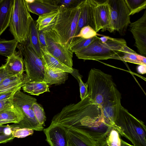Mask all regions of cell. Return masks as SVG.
<instances>
[{
  "label": "cell",
  "instance_id": "obj_1",
  "mask_svg": "<svg viewBox=\"0 0 146 146\" xmlns=\"http://www.w3.org/2000/svg\"><path fill=\"white\" fill-rule=\"evenodd\" d=\"M86 83L90 99L94 104L101 106L106 123L121 135V129L115 122L121 105V94L112 76L101 70L92 68L89 72Z\"/></svg>",
  "mask_w": 146,
  "mask_h": 146
},
{
  "label": "cell",
  "instance_id": "obj_2",
  "mask_svg": "<svg viewBox=\"0 0 146 146\" xmlns=\"http://www.w3.org/2000/svg\"><path fill=\"white\" fill-rule=\"evenodd\" d=\"M127 45L123 39L103 36L96 38L87 47L75 52L78 58L84 60L99 61L112 59L120 60V54Z\"/></svg>",
  "mask_w": 146,
  "mask_h": 146
},
{
  "label": "cell",
  "instance_id": "obj_3",
  "mask_svg": "<svg viewBox=\"0 0 146 146\" xmlns=\"http://www.w3.org/2000/svg\"><path fill=\"white\" fill-rule=\"evenodd\" d=\"M80 2L73 8H67L60 6L56 21L51 29L68 49L75 39L81 13Z\"/></svg>",
  "mask_w": 146,
  "mask_h": 146
},
{
  "label": "cell",
  "instance_id": "obj_4",
  "mask_svg": "<svg viewBox=\"0 0 146 146\" xmlns=\"http://www.w3.org/2000/svg\"><path fill=\"white\" fill-rule=\"evenodd\" d=\"M115 124L122 131V136L134 146H146V127L144 122L136 118L122 105L116 115Z\"/></svg>",
  "mask_w": 146,
  "mask_h": 146
},
{
  "label": "cell",
  "instance_id": "obj_5",
  "mask_svg": "<svg viewBox=\"0 0 146 146\" xmlns=\"http://www.w3.org/2000/svg\"><path fill=\"white\" fill-rule=\"evenodd\" d=\"M33 19L25 0H14L9 26L14 39L19 43H23L28 40L30 24Z\"/></svg>",
  "mask_w": 146,
  "mask_h": 146
},
{
  "label": "cell",
  "instance_id": "obj_6",
  "mask_svg": "<svg viewBox=\"0 0 146 146\" xmlns=\"http://www.w3.org/2000/svg\"><path fill=\"white\" fill-rule=\"evenodd\" d=\"M24 57L25 71V82H42L44 75V64L42 58L35 53L29 44V40L17 47Z\"/></svg>",
  "mask_w": 146,
  "mask_h": 146
},
{
  "label": "cell",
  "instance_id": "obj_7",
  "mask_svg": "<svg viewBox=\"0 0 146 146\" xmlns=\"http://www.w3.org/2000/svg\"><path fill=\"white\" fill-rule=\"evenodd\" d=\"M20 90L15 92L13 98L14 106L20 110L24 116L23 119L17 124V125L34 131L43 130L44 127L37 121L33 110V105L37 102L36 99L24 93Z\"/></svg>",
  "mask_w": 146,
  "mask_h": 146
},
{
  "label": "cell",
  "instance_id": "obj_8",
  "mask_svg": "<svg viewBox=\"0 0 146 146\" xmlns=\"http://www.w3.org/2000/svg\"><path fill=\"white\" fill-rule=\"evenodd\" d=\"M45 37L48 52L64 64L72 68L73 53L62 42L57 33L51 29H48Z\"/></svg>",
  "mask_w": 146,
  "mask_h": 146
},
{
  "label": "cell",
  "instance_id": "obj_9",
  "mask_svg": "<svg viewBox=\"0 0 146 146\" xmlns=\"http://www.w3.org/2000/svg\"><path fill=\"white\" fill-rule=\"evenodd\" d=\"M111 24L114 31L124 35L131 23L129 12L125 0H108Z\"/></svg>",
  "mask_w": 146,
  "mask_h": 146
},
{
  "label": "cell",
  "instance_id": "obj_10",
  "mask_svg": "<svg viewBox=\"0 0 146 146\" xmlns=\"http://www.w3.org/2000/svg\"><path fill=\"white\" fill-rule=\"evenodd\" d=\"M92 23L91 27L97 33L100 30L114 32L111 22L110 11L108 0L103 2L92 0Z\"/></svg>",
  "mask_w": 146,
  "mask_h": 146
},
{
  "label": "cell",
  "instance_id": "obj_11",
  "mask_svg": "<svg viewBox=\"0 0 146 146\" xmlns=\"http://www.w3.org/2000/svg\"><path fill=\"white\" fill-rule=\"evenodd\" d=\"M135 40V45L141 55H146V10L142 16L129 25Z\"/></svg>",
  "mask_w": 146,
  "mask_h": 146
},
{
  "label": "cell",
  "instance_id": "obj_12",
  "mask_svg": "<svg viewBox=\"0 0 146 146\" xmlns=\"http://www.w3.org/2000/svg\"><path fill=\"white\" fill-rule=\"evenodd\" d=\"M43 131L46 141L50 146H68V138L66 129L57 124L51 123Z\"/></svg>",
  "mask_w": 146,
  "mask_h": 146
},
{
  "label": "cell",
  "instance_id": "obj_13",
  "mask_svg": "<svg viewBox=\"0 0 146 146\" xmlns=\"http://www.w3.org/2000/svg\"><path fill=\"white\" fill-rule=\"evenodd\" d=\"M29 12L39 16L57 12L60 6L57 5L56 0H25Z\"/></svg>",
  "mask_w": 146,
  "mask_h": 146
},
{
  "label": "cell",
  "instance_id": "obj_14",
  "mask_svg": "<svg viewBox=\"0 0 146 146\" xmlns=\"http://www.w3.org/2000/svg\"><path fill=\"white\" fill-rule=\"evenodd\" d=\"M2 66L11 76H22L25 71L23 56L19 51H15L11 56L7 57L5 64Z\"/></svg>",
  "mask_w": 146,
  "mask_h": 146
},
{
  "label": "cell",
  "instance_id": "obj_15",
  "mask_svg": "<svg viewBox=\"0 0 146 146\" xmlns=\"http://www.w3.org/2000/svg\"><path fill=\"white\" fill-rule=\"evenodd\" d=\"M64 128L67 130L68 135V146H100L87 135L71 129Z\"/></svg>",
  "mask_w": 146,
  "mask_h": 146
},
{
  "label": "cell",
  "instance_id": "obj_16",
  "mask_svg": "<svg viewBox=\"0 0 146 146\" xmlns=\"http://www.w3.org/2000/svg\"><path fill=\"white\" fill-rule=\"evenodd\" d=\"M14 0H2L0 2V36L9 26Z\"/></svg>",
  "mask_w": 146,
  "mask_h": 146
},
{
  "label": "cell",
  "instance_id": "obj_17",
  "mask_svg": "<svg viewBox=\"0 0 146 146\" xmlns=\"http://www.w3.org/2000/svg\"><path fill=\"white\" fill-rule=\"evenodd\" d=\"M81 13L76 29V35L84 27L89 25L92 23V0H82L80 3Z\"/></svg>",
  "mask_w": 146,
  "mask_h": 146
},
{
  "label": "cell",
  "instance_id": "obj_18",
  "mask_svg": "<svg viewBox=\"0 0 146 146\" xmlns=\"http://www.w3.org/2000/svg\"><path fill=\"white\" fill-rule=\"evenodd\" d=\"M44 75L43 81L48 85L64 84L68 78V73L62 70L45 66Z\"/></svg>",
  "mask_w": 146,
  "mask_h": 146
},
{
  "label": "cell",
  "instance_id": "obj_19",
  "mask_svg": "<svg viewBox=\"0 0 146 146\" xmlns=\"http://www.w3.org/2000/svg\"><path fill=\"white\" fill-rule=\"evenodd\" d=\"M25 75L10 76L0 84V93L13 92L21 89L24 84Z\"/></svg>",
  "mask_w": 146,
  "mask_h": 146
},
{
  "label": "cell",
  "instance_id": "obj_20",
  "mask_svg": "<svg viewBox=\"0 0 146 146\" xmlns=\"http://www.w3.org/2000/svg\"><path fill=\"white\" fill-rule=\"evenodd\" d=\"M23 117L22 111L14 106L0 111V125L10 123L18 124L23 119Z\"/></svg>",
  "mask_w": 146,
  "mask_h": 146
},
{
  "label": "cell",
  "instance_id": "obj_21",
  "mask_svg": "<svg viewBox=\"0 0 146 146\" xmlns=\"http://www.w3.org/2000/svg\"><path fill=\"white\" fill-rule=\"evenodd\" d=\"M41 50L42 54V58L45 67L48 68L60 70L69 73H72L73 68L65 65L53 56L48 52L46 47L41 48Z\"/></svg>",
  "mask_w": 146,
  "mask_h": 146
},
{
  "label": "cell",
  "instance_id": "obj_22",
  "mask_svg": "<svg viewBox=\"0 0 146 146\" xmlns=\"http://www.w3.org/2000/svg\"><path fill=\"white\" fill-rule=\"evenodd\" d=\"M48 85L46 82H24L22 87L24 92H26L33 95L39 96L40 94L46 92H50Z\"/></svg>",
  "mask_w": 146,
  "mask_h": 146
},
{
  "label": "cell",
  "instance_id": "obj_23",
  "mask_svg": "<svg viewBox=\"0 0 146 146\" xmlns=\"http://www.w3.org/2000/svg\"><path fill=\"white\" fill-rule=\"evenodd\" d=\"M122 53L123 55L120 57V60L139 65H146V57L138 54L127 45L124 46Z\"/></svg>",
  "mask_w": 146,
  "mask_h": 146
},
{
  "label": "cell",
  "instance_id": "obj_24",
  "mask_svg": "<svg viewBox=\"0 0 146 146\" xmlns=\"http://www.w3.org/2000/svg\"><path fill=\"white\" fill-rule=\"evenodd\" d=\"M38 33L35 21L33 19L30 24L28 40L30 44L36 54L42 58V54L39 40Z\"/></svg>",
  "mask_w": 146,
  "mask_h": 146
},
{
  "label": "cell",
  "instance_id": "obj_25",
  "mask_svg": "<svg viewBox=\"0 0 146 146\" xmlns=\"http://www.w3.org/2000/svg\"><path fill=\"white\" fill-rule=\"evenodd\" d=\"M58 14V11L39 16L35 21L38 31L51 29L55 22Z\"/></svg>",
  "mask_w": 146,
  "mask_h": 146
},
{
  "label": "cell",
  "instance_id": "obj_26",
  "mask_svg": "<svg viewBox=\"0 0 146 146\" xmlns=\"http://www.w3.org/2000/svg\"><path fill=\"white\" fill-rule=\"evenodd\" d=\"M18 43L15 39L6 40L0 38V55L7 57L11 56L14 53Z\"/></svg>",
  "mask_w": 146,
  "mask_h": 146
},
{
  "label": "cell",
  "instance_id": "obj_27",
  "mask_svg": "<svg viewBox=\"0 0 146 146\" xmlns=\"http://www.w3.org/2000/svg\"><path fill=\"white\" fill-rule=\"evenodd\" d=\"M129 15L137 13L146 8V0H125Z\"/></svg>",
  "mask_w": 146,
  "mask_h": 146
},
{
  "label": "cell",
  "instance_id": "obj_28",
  "mask_svg": "<svg viewBox=\"0 0 146 146\" xmlns=\"http://www.w3.org/2000/svg\"><path fill=\"white\" fill-rule=\"evenodd\" d=\"M96 36L87 39L81 37H76L69 49L73 53L81 50L89 45L96 38Z\"/></svg>",
  "mask_w": 146,
  "mask_h": 146
},
{
  "label": "cell",
  "instance_id": "obj_29",
  "mask_svg": "<svg viewBox=\"0 0 146 146\" xmlns=\"http://www.w3.org/2000/svg\"><path fill=\"white\" fill-rule=\"evenodd\" d=\"M13 124V127L12 129V134L14 138H24L32 135L34 133V130L32 129L20 127L17 126L16 123Z\"/></svg>",
  "mask_w": 146,
  "mask_h": 146
},
{
  "label": "cell",
  "instance_id": "obj_30",
  "mask_svg": "<svg viewBox=\"0 0 146 146\" xmlns=\"http://www.w3.org/2000/svg\"><path fill=\"white\" fill-rule=\"evenodd\" d=\"M33 109L35 117L38 123L43 127L45 126L46 117L42 107L36 102L33 105Z\"/></svg>",
  "mask_w": 146,
  "mask_h": 146
},
{
  "label": "cell",
  "instance_id": "obj_31",
  "mask_svg": "<svg viewBox=\"0 0 146 146\" xmlns=\"http://www.w3.org/2000/svg\"><path fill=\"white\" fill-rule=\"evenodd\" d=\"M98 35L97 33L89 25L86 26L81 29L76 37H81L85 39H89L95 37Z\"/></svg>",
  "mask_w": 146,
  "mask_h": 146
},
{
  "label": "cell",
  "instance_id": "obj_32",
  "mask_svg": "<svg viewBox=\"0 0 146 146\" xmlns=\"http://www.w3.org/2000/svg\"><path fill=\"white\" fill-rule=\"evenodd\" d=\"M120 137L118 132L112 129L106 138L107 146H120Z\"/></svg>",
  "mask_w": 146,
  "mask_h": 146
},
{
  "label": "cell",
  "instance_id": "obj_33",
  "mask_svg": "<svg viewBox=\"0 0 146 146\" xmlns=\"http://www.w3.org/2000/svg\"><path fill=\"white\" fill-rule=\"evenodd\" d=\"M82 0H56L57 5L66 8H71L76 7Z\"/></svg>",
  "mask_w": 146,
  "mask_h": 146
},
{
  "label": "cell",
  "instance_id": "obj_34",
  "mask_svg": "<svg viewBox=\"0 0 146 146\" xmlns=\"http://www.w3.org/2000/svg\"><path fill=\"white\" fill-rule=\"evenodd\" d=\"M81 77L78 78V82L80 87V97L81 100L83 99L86 96L88 92V86L87 83H84L82 80Z\"/></svg>",
  "mask_w": 146,
  "mask_h": 146
},
{
  "label": "cell",
  "instance_id": "obj_35",
  "mask_svg": "<svg viewBox=\"0 0 146 146\" xmlns=\"http://www.w3.org/2000/svg\"><path fill=\"white\" fill-rule=\"evenodd\" d=\"M13 98L2 101H0V111L14 106L13 101Z\"/></svg>",
  "mask_w": 146,
  "mask_h": 146
},
{
  "label": "cell",
  "instance_id": "obj_36",
  "mask_svg": "<svg viewBox=\"0 0 146 146\" xmlns=\"http://www.w3.org/2000/svg\"><path fill=\"white\" fill-rule=\"evenodd\" d=\"M46 30H42L38 31V38L41 48L46 47L45 37Z\"/></svg>",
  "mask_w": 146,
  "mask_h": 146
},
{
  "label": "cell",
  "instance_id": "obj_37",
  "mask_svg": "<svg viewBox=\"0 0 146 146\" xmlns=\"http://www.w3.org/2000/svg\"><path fill=\"white\" fill-rule=\"evenodd\" d=\"M14 137L12 135H6L4 133L0 134V144L5 143L12 140Z\"/></svg>",
  "mask_w": 146,
  "mask_h": 146
},
{
  "label": "cell",
  "instance_id": "obj_38",
  "mask_svg": "<svg viewBox=\"0 0 146 146\" xmlns=\"http://www.w3.org/2000/svg\"><path fill=\"white\" fill-rule=\"evenodd\" d=\"M17 91L0 93V101L9 100L13 98L14 94Z\"/></svg>",
  "mask_w": 146,
  "mask_h": 146
},
{
  "label": "cell",
  "instance_id": "obj_39",
  "mask_svg": "<svg viewBox=\"0 0 146 146\" xmlns=\"http://www.w3.org/2000/svg\"><path fill=\"white\" fill-rule=\"evenodd\" d=\"M0 69V84L5 78L11 76L7 72L2 65Z\"/></svg>",
  "mask_w": 146,
  "mask_h": 146
},
{
  "label": "cell",
  "instance_id": "obj_40",
  "mask_svg": "<svg viewBox=\"0 0 146 146\" xmlns=\"http://www.w3.org/2000/svg\"><path fill=\"white\" fill-rule=\"evenodd\" d=\"M137 70L138 72L141 74H145L146 72V65H139L137 68Z\"/></svg>",
  "mask_w": 146,
  "mask_h": 146
},
{
  "label": "cell",
  "instance_id": "obj_41",
  "mask_svg": "<svg viewBox=\"0 0 146 146\" xmlns=\"http://www.w3.org/2000/svg\"><path fill=\"white\" fill-rule=\"evenodd\" d=\"M72 75L77 80L78 82L79 81L78 78L79 77H82V76L80 75L78 72V70L73 68V71L72 73Z\"/></svg>",
  "mask_w": 146,
  "mask_h": 146
},
{
  "label": "cell",
  "instance_id": "obj_42",
  "mask_svg": "<svg viewBox=\"0 0 146 146\" xmlns=\"http://www.w3.org/2000/svg\"><path fill=\"white\" fill-rule=\"evenodd\" d=\"M120 146H134L131 145L123 141L120 138Z\"/></svg>",
  "mask_w": 146,
  "mask_h": 146
},
{
  "label": "cell",
  "instance_id": "obj_43",
  "mask_svg": "<svg viewBox=\"0 0 146 146\" xmlns=\"http://www.w3.org/2000/svg\"><path fill=\"white\" fill-rule=\"evenodd\" d=\"M6 125H0V134L3 133V131L4 128L6 126Z\"/></svg>",
  "mask_w": 146,
  "mask_h": 146
},
{
  "label": "cell",
  "instance_id": "obj_44",
  "mask_svg": "<svg viewBox=\"0 0 146 146\" xmlns=\"http://www.w3.org/2000/svg\"><path fill=\"white\" fill-rule=\"evenodd\" d=\"M2 0H0V2L2 1Z\"/></svg>",
  "mask_w": 146,
  "mask_h": 146
},
{
  "label": "cell",
  "instance_id": "obj_45",
  "mask_svg": "<svg viewBox=\"0 0 146 146\" xmlns=\"http://www.w3.org/2000/svg\"><path fill=\"white\" fill-rule=\"evenodd\" d=\"M1 66L0 67V69H1Z\"/></svg>",
  "mask_w": 146,
  "mask_h": 146
}]
</instances>
